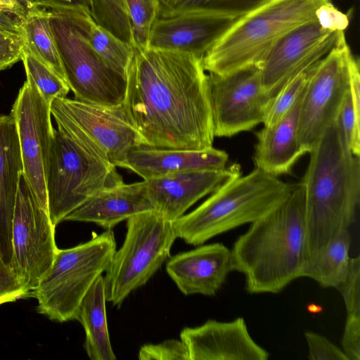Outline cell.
<instances>
[{
	"label": "cell",
	"instance_id": "1",
	"mask_svg": "<svg viewBox=\"0 0 360 360\" xmlns=\"http://www.w3.org/2000/svg\"><path fill=\"white\" fill-rule=\"evenodd\" d=\"M122 108L141 147L202 150L214 139L202 57L134 49Z\"/></svg>",
	"mask_w": 360,
	"mask_h": 360
},
{
	"label": "cell",
	"instance_id": "2",
	"mask_svg": "<svg viewBox=\"0 0 360 360\" xmlns=\"http://www.w3.org/2000/svg\"><path fill=\"white\" fill-rule=\"evenodd\" d=\"M304 191L293 184L276 209L250 223L234 242L233 271L245 276L249 293H278L301 277L307 260Z\"/></svg>",
	"mask_w": 360,
	"mask_h": 360
},
{
	"label": "cell",
	"instance_id": "3",
	"mask_svg": "<svg viewBox=\"0 0 360 360\" xmlns=\"http://www.w3.org/2000/svg\"><path fill=\"white\" fill-rule=\"evenodd\" d=\"M310 154L304 191L307 260L354 223L360 202V156L349 148L338 121Z\"/></svg>",
	"mask_w": 360,
	"mask_h": 360
},
{
	"label": "cell",
	"instance_id": "4",
	"mask_svg": "<svg viewBox=\"0 0 360 360\" xmlns=\"http://www.w3.org/2000/svg\"><path fill=\"white\" fill-rule=\"evenodd\" d=\"M292 188V184L255 168L227 181L194 210L172 221L176 238L202 245L265 216L287 198Z\"/></svg>",
	"mask_w": 360,
	"mask_h": 360
},
{
	"label": "cell",
	"instance_id": "5",
	"mask_svg": "<svg viewBox=\"0 0 360 360\" xmlns=\"http://www.w3.org/2000/svg\"><path fill=\"white\" fill-rule=\"evenodd\" d=\"M331 0H270L238 18L203 56L206 72L225 75L261 66L275 44L293 29L316 20Z\"/></svg>",
	"mask_w": 360,
	"mask_h": 360
},
{
	"label": "cell",
	"instance_id": "6",
	"mask_svg": "<svg viewBox=\"0 0 360 360\" xmlns=\"http://www.w3.org/2000/svg\"><path fill=\"white\" fill-rule=\"evenodd\" d=\"M49 22L70 89L75 99L104 107L122 105L127 75L104 60L90 44L82 10H48Z\"/></svg>",
	"mask_w": 360,
	"mask_h": 360
},
{
	"label": "cell",
	"instance_id": "7",
	"mask_svg": "<svg viewBox=\"0 0 360 360\" xmlns=\"http://www.w3.org/2000/svg\"><path fill=\"white\" fill-rule=\"evenodd\" d=\"M115 250L111 230L73 248L58 249L51 267L31 293L37 300V311L58 322L75 320L82 300L106 271Z\"/></svg>",
	"mask_w": 360,
	"mask_h": 360
},
{
	"label": "cell",
	"instance_id": "8",
	"mask_svg": "<svg viewBox=\"0 0 360 360\" xmlns=\"http://www.w3.org/2000/svg\"><path fill=\"white\" fill-rule=\"evenodd\" d=\"M124 183L116 167L54 129L47 158L46 184L50 219L56 227L97 193Z\"/></svg>",
	"mask_w": 360,
	"mask_h": 360
},
{
	"label": "cell",
	"instance_id": "9",
	"mask_svg": "<svg viewBox=\"0 0 360 360\" xmlns=\"http://www.w3.org/2000/svg\"><path fill=\"white\" fill-rule=\"evenodd\" d=\"M176 238L172 221L155 210L129 218L122 245L103 276L106 302L119 307L144 285L169 257Z\"/></svg>",
	"mask_w": 360,
	"mask_h": 360
},
{
	"label": "cell",
	"instance_id": "10",
	"mask_svg": "<svg viewBox=\"0 0 360 360\" xmlns=\"http://www.w3.org/2000/svg\"><path fill=\"white\" fill-rule=\"evenodd\" d=\"M51 112L58 129L115 167L125 169L129 153L141 146L122 105L104 107L65 97L53 101Z\"/></svg>",
	"mask_w": 360,
	"mask_h": 360
},
{
	"label": "cell",
	"instance_id": "11",
	"mask_svg": "<svg viewBox=\"0 0 360 360\" xmlns=\"http://www.w3.org/2000/svg\"><path fill=\"white\" fill-rule=\"evenodd\" d=\"M345 31L330 51L318 61L304 88L299 115L298 138L309 153L338 117L349 89L352 53Z\"/></svg>",
	"mask_w": 360,
	"mask_h": 360
},
{
	"label": "cell",
	"instance_id": "12",
	"mask_svg": "<svg viewBox=\"0 0 360 360\" xmlns=\"http://www.w3.org/2000/svg\"><path fill=\"white\" fill-rule=\"evenodd\" d=\"M55 226L49 212L38 203L21 172L13 218L14 272L25 292L31 297L51 267L58 250Z\"/></svg>",
	"mask_w": 360,
	"mask_h": 360
},
{
	"label": "cell",
	"instance_id": "13",
	"mask_svg": "<svg viewBox=\"0 0 360 360\" xmlns=\"http://www.w3.org/2000/svg\"><path fill=\"white\" fill-rule=\"evenodd\" d=\"M214 136L231 137L262 123L273 98L262 88L260 67L208 75Z\"/></svg>",
	"mask_w": 360,
	"mask_h": 360
},
{
	"label": "cell",
	"instance_id": "14",
	"mask_svg": "<svg viewBox=\"0 0 360 360\" xmlns=\"http://www.w3.org/2000/svg\"><path fill=\"white\" fill-rule=\"evenodd\" d=\"M18 136L23 174L39 205L49 212L46 184L47 158L53 138L51 103L26 77L11 113Z\"/></svg>",
	"mask_w": 360,
	"mask_h": 360
},
{
	"label": "cell",
	"instance_id": "15",
	"mask_svg": "<svg viewBox=\"0 0 360 360\" xmlns=\"http://www.w3.org/2000/svg\"><path fill=\"white\" fill-rule=\"evenodd\" d=\"M341 32L323 27L316 19L290 31L260 66L262 89L274 98L292 79L323 58Z\"/></svg>",
	"mask_w": 360,
	"mask_h": 360
},
{
	"label": "cell",
	"instance_id": "16",
	"mask_svg": "<svg viewBox=\"0 0 360 360\" xmlns=\"http://www.w3.org/2000/svg\"><path fill=\"white\" fill-rule=\"evenodd\" d=\"M239 176L240 166L233 164L223 169L179 172L145 181L154 210L174 221L200 199Z\"/></svg>",
	"mask_w": 360,
	"mask_h": 360
},
{
	"label": "cell",
	"instance_id": "17",
	"mask_svg": "<svg viewBox=\"0 0 360 360\" xmlns=\"http://www.w3.org/2000/svg\"><path fill=\"white\" fill-rule=\"evenodd\" d=\"M180 339L189 360H266L269 356L252 338L242 317L228 322L210 319L197 327H185Z\"/></svg>",
	"mask_w": 360,
	"mask_h": 360
},
{
	"label": "cell",
	"instance_id": "18",
	"mask_svg": "<svg viewBox=\"0 0 360 360\" xmlns=\"http://www.w3.org/2000/svg\"><path fill=\"white\" fill-rule=\"evenodd\" d=\"M240 18L190 12L157 18L148 47L203 56Z\"/></svg>",
	"mask_w": 360,
	"mask_h": 360
},
{
	"label": "cell",
	"instance_id": "19",
	"mask_svg": "<svg viewBox=\"0 0 360 360\" xmlns=\"http://www.w3.org/2000/svg\"><path fill=\"white\" fill-rule=\"evenodd\" d=\"M231 271V250L220 243L179 253L166 264L167 274L185 295H214Z\"/></svg>",
	"mask_w": 360,
	"mask_h": 360
},
{
	"label": "cell",
	"instance_id": "20",
	"mask_svg": "<svg viewBox=\"0 0 360 360\" xmlns=\"http://www.w3.org/2000/svg\"><path fill=\"white\" fill-rule=\"evenodd\" d=\"M22 172L14 119L11 115H0V255L14 274L13 218L19 177Z\"/></svg>",
	"mask_w": 360,
	"mask_h": 360
},
{
	"label": "cell",
	"instance_id": "21",
	"mask_svg": "<svg viewBox=\"0 0 360 360\" xmlns=\"http://www.w3.org/2000/svg\"><path fill=\"white\" fill-rule=\"evenodd\" d=\"M304 90L280 119L257 132L253 155L255 168L278 176L290 173L295 162L306 154L298 138L300 108Z\"/></svg>",
	"mask_w": 360,
	"mask_h": 360
},
{
	"label": "cell",
	"instance_id": "22",
	"mask_svg": "<svg viewBox=\"0 0 360 360\" xmlns=\"http://www.w3.org/2000/svg\"><path fill=\"white\" fill-rule=\"evenodd\" d=\"M228 154L213 147L202 150L139 147L128 155L125 169L143 180L167 174L226 167Z\"/></svg>",
	"mask_w": 360,
	"mask_h": 360
},
{
	"label": "cell",
	"instance_id": "23",
	"mask_svg": "<svg viewBox=\"0 0 360 360\" xmlns=\"http://www.w3.org/2000/svg\"><path fill=\"white\" fill-rule=\"evenodd\" d=\"M150 210L154 207L143 180L122 183L97 193L68 214L64 221L91 222L111 230L120 222Z\"/></svg>",
	"mask_w": 360,
	"mask_h": 360
},
{
	"label": "cell",
	"instance_id": "24",
	"mask_svg": "<svg viewBox=\"0 0 360 360\" xmlns=\"http://www.w3.org/2000/svg\"><path fill=\"white\" fill-rule=\"evenodd\" d=\"M103 276H98L77 309L75 320L85 331L84 349L91 360H114L107 323Z\"/></svg>",
	"mask_w": 360,
	"mask_h": 360
},
{
	"label": "cell",
	"instance_id": "25",
	"mask_svg": "<svg viewBox=\"0 0 360 360\" xmlns=\"http://www.w3.org/2000/svg\"><path fill=\"white\" fill-rule=\"evenodd\" d=\"M352 238L345 230L333 238L317 255L307 260L301 277L316 281L323 288H337L349 270Z\"/></svg>",
	"mask_w": 360,
	"mask_h": 360
},
{
	"label": "cell",
	"instance_id": "26",
	"mask_svg": "<svg viewBox=\"0 0 360 360\" xmlns=\"http://www.w3.org/2000/svg\"><path fill=\"white\" fill-rule=\"evenodd\" d=\"M49 14V11L43 8L24 20L21 37L24 48L66 82L51 31Z\"/></svg>",
	"mask_w": 360,
	"mask_h": 360
},
{
	"label": "cell",
	"instance_id": "27",
	"mask_svg": "<svg viewBox=\"0 0 360 360\" xmlns=\"http://www.w3.org/2000/svg\"><path fill=\"white\" fill-rule=\"evenodd\" d=\"M270 0H156L158 18L203 12L240 18Z\"/></svg>",
	"mask_w": 360,
	"mask_h": 360
},
{
	"label": "cell",
	"instance_id": "28",
	"mask_svg": "<svg viewBox=\"0 0 360 360\" xmlns=\"http://www.w3.org/2000/svg\"><path fill=\"white\" fill-rule=\"evenodd\" d=\"M337 121L349 148L360 156V71L359 59L354 55L349 63V89Z\"/></svg>",
	"mask_w": 360,
	"mask_h": 360
},
{
	"label": "cell",
	"instance_id": "29",
	"mask_svg": "<svg viewBox=\"0 0 360 360\" xmlns=\"http://www.w3.org/2000/svg\"><path fill=\"white\" fill-rule=\"evenodd\" d=\"M86 32L93 49L110 65L127 75L134 48L96 25L91 15L87 19Z\"/></svg>",
	"mask_w": 360,
	"mask_h": 360
},
{
	"label": "cell",
	"instance_id": "30",
	"mask_svg": "<svg viewBox=\"0 0 360 360\" xmlns=\"http://www.w3.org/2000/svg\"><path fill=\"white\" fill-rule=\"evenodd\" d=\"M90 15L99 27L134 47L125 0H92Z\"/></svg>",
	"mask_w": 360,
	"mask_h": 360
},
{
	"label": "cell",
	"instance_id": "31",
	"mask_svg": "<svg viewBox=\"0 0 360 360\" xmlns=\"http://www.w3.org/2000/svg\"><path fill=\"white\" fill-rule=\"evenodd\" d=\"M26 73L45 101L51 104L56 98H65L70 91L68 84L24 48L22 60Z\"/></svg>",
	"mask_w": 360,
	"mask_h": 360
},
{
	"label": "cell",
	"instance_id": "32",
	"mask_svg": "<svg viewBox=\"0 0 360 360\" xmlns=\"http://www.w3.org/2000/svg\"><path fill=\"white\" fill-rule=\"evenodd\" d=\"M131 25L133 46L148 47L151 29L158 18L156 0H125Z\"/></svg>",
	"mask_w": 360,
	"mask_h": 360
},
{
	"label": "cell",
	"instance_id": "33",
	"mask_svg": "<svg viewBox=\"0 0 360 360\" xmlns=\"http://www.w3.org/2000/svg\"><path fill=\"white\" fill-rule=\"evenodd\" d=\"M316 63L287 83L269 103L263 120L270 126L280 119L295 103L303 91Z\"/></svg>",
	"mask_w": 360,
	"mask_h": 360
},
{
	"label": "cell",
	"instance_id": "34",
	"mask_svg": "<svg viewBox=\"0 0 360 360\" xmlns=\"http://www.w3.org/2000/svg\"><path fill=\"white\" fill-rule=\"evenodd\" d=\"M342 296L347 314L360 315V257L350 259L345 280L336 288Z\"/></svg>",
	"mask_w": 360,
	"mask_h": 360
},
{
	"label": "cell",
	"instance_id": "35",
	"mask_svg": "<svg viewBox=\"0 0 360 360\" xmlns=\"http://www.w3.org/2000/svg\"><path fill=\"white\" fill-rule=\"evenodd\" d=\"M140 360H189L186 346L182 340L170 339L158 344L142 346L138 354Z\"/></svg>",
	"mask_w": 360,
	"mask_h": 360
},
{
	"label": "cell",
	"instance_id": "36",
	"mask_svg": "<svg viewBox=\"0 0 360 360\" xmlns=\"http://www.w3.org/2000/svg\"><path fill=\"white\" fill-rule=\"evenodd\" d=\"M310 360H349L344 351L326 337L311 331L304 333Z\"/></svg>",
	"mask_w": 360,
	"mask_h": 360
},
{
	"label": "cell",
	"instance_id": "37",
	"mask_svg": "<svg viewBox=\"0 0 360 360\" xmlns=\"http://www.w3.org/2000/svg\"><path fill=\"white\" fill-rule=\"evenodd\" d=\"M23 51L20 36L0 30V71L21 60Z\"/></svg>",
	"mask_w": 360,
	"mask_h": 360
},
{
	"label": "cell",
	"instance_id": "38",
	"mask_svg": "<svg viewBox=\"0 0 360 360\" xmlns=\"http://www.w3.org/2000/svg\"><path fill=\"white\" fill-rule=\"evenodd\" d=\"M342 346L349 360H360V315L347 314Z\"/></svg>",
	"mask_w": 360,
	"mask_h": 360
},
{
	"label": "cell",
	"instance_id": "39",
	"mask_svg": "<svg viewBox=\"0 0 360 360\" xmlns=\"http://www.w3.org/2000/svg\"><path fill=\"white\" fill-rule=\"evenodd\" d=\"M316 20L324 28L333 31H345L349 24L350 12L343 13L329 2L316 12Z\"/></svg>",
	"mask_w": 360,
	"mask_h": 360
},
{
	"label": "cell",
	"instance_id": "40",
	"mask_svg": "<svg viewBox=\"0 0 360 360\" xmlns=\"http://www.w3.org/2000/svg\"><path fill=\"white\" fill-rule=\"evenodd\" d=\"M43 8L39 0H0V9L14 13L23 20Z\"/></svg>",
	"mask_w": 360,
	"mask_h": 360
},
{
	"label": "cell",
	"instance_id": "41",
	"mask_svg": "<svg viewBox=\"0 0 360 360\" xmlns=\"http://www.w3.org/2000/svg\"><path fill=\"white\" fill-rule=\"evenodd\" d=\"M92 0H39L47 10H82L90 13Z\"/></svg>",
	"mask_w": 360,
	"mask_h": 360
},
{
	"label": "cell",
	"instance_id": "42",
	"mask_svg": "<svg viewBox=\"0 0 360 360\" xmlns=\"http://www.w3.org/2000/svg\"><path fill=\"white\" fill-rule=\"evenodd\" d=\"M23 19L18 15L0 9V30L21 37Z\"/></svg>",
	"mask_w": 360,
	"mask_h": 360
},
{
	"label": "cell",
	"instance_id": "43",
	"mask_svg": "<svg viewBox=\"0 0 360 360\" xmlns=\"http://www.w3.org/2000/svg\"><path fill=\"white\" fill-rule=\"evenodd\" d=\"M0 272L6 275L17 278L15 274L4 264V262H3V260L1 259V255H0Z\"/></svg>",
	"mask_w": 360,
	"mask_h": 360
}]
</instances>
